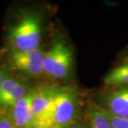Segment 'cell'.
Masks as SVG:
<instances>
[{
  "label": "cell",
  "mask_w": 128,
  "mask_h": 128,
  "mask_svg": "<svg viewBox=\"0 0 128 128\" xmlns=\"http://www.w3.org/2000/svg\"><path fill=\"white\" fill-rule=\"evenodd\" d=\"M79 105L76 89L71 86L56 87L52 115L53 128H66L77 124Z\"/></svg>",
  "instance_id": "obj_2"
},
{
  "label": "cell",
  "mask_w": 128,
  "mask_h": 128,
  "mask_svg": "<svg viewBox=\"0 0 128 128\" xmlns=\"http://www.w3.org/2000/svg\"><path fill=\"white\" fill-rule=\"evenodd\" d=\"M44 54L39 48L27 52L12 51L9 62L14 69L30 76H38L43 74Z\"/></svg>",
  "instance_id": "obj_5"
},
{
  "label": "cell",
  "mask_w": 128,
  "mask_h": 128,
  "mask_svg": "<svg viewBox=\"0 0 128 128\" xmlns=\"http://www.w3.org/2000/svg\"><path fill=\"white\" fill-rule=\"evenodd\" d=\"M127 50H128V48H127Z\"/></svg>",
  "instance_id": "obj_17"
},
{
  "label": "cell",
  "mask_w": 128,
  "mask_h": 128,
  "mask_svg": "<svg viewBox=\"0 0 128 128\" xmlns=\"http://www.w3.org/2000/svg\"><path fill=\"white\" fill-rule=\"evenodd\" d=\"M123 62H124V63H128V56L125 57V58H124Z\"/></svg>",
  "instance_id": "obj_16"
},
{
  "label": "cell",
  "mask_w": 128,
  "mask_h": 128,
  "mask_svg": "<svg viewBox=\"0 0 128 128\" xmlns=\"http://www.w3.org/2000/svg\"><path fill=\"white\" fill-rule=\"evenodd\" d=\"M73 52L64 41L56 40L45 52L43 60V74L57 80L68 78L72 71Z\"/></svg>",
  "instance_id": "obj_3"
},
{
  "label": "cell",
  "mask_w": 128,
  "mask_h": 128,
  "mask_svg": "<svg viewBox=\"0 0 128 128\" xmlns=\"http://www.w3.org/2000/svg\"><path fill=\"white\" fill-rule=\"evenodd\" d=\"M56 87L53 86H43L34 89L32 109L38 125L53 128L52 115Z\"/></svg>",
  "instance_id": "obj_4"
},
{
  "label": "cell",
  "mask_w": 128,
  "mask_h": 128,
  "mask_svg": "<svg viewBox=\"0 0 128 128\" xmlns=\"http://www.w3.org/2000/svg\"><path fill=\"white\" fill-rule=\"evenodd\" d=\"M9 77V73H7V71L3 68L0 67V88L3 85V83L4 82L5 80Z\"/></svg>",
  "instance_id": "obj_13"
},
{
  "label": "cell",
  "mask_w": 128,
  "mask_h": 128,
  "mask_svg": "<svg viewBox=\"0 0 128 128\" xmlns=\"http://www.w3.org/2000/svg\"><path fill=\"white\" fill-rule=\"evenodd\" d=\"M33 128H51L50 127H47V126H44V125H36L35 127H34Z\"/></svg>",
  "instance_id": "obj_15"
},
{
  "label": "cell",
  "mask_w": 128,
  "mask_h": 128,
  "mask_svg": "<svg viewBox=\"0 0 128 128\" xmlns=\"http://www.w3.org/2000/svg\"><path fill=\"white\" fill-rule=\"evenodd\" d=\"M8 39L12 51L27 52L38 48L41 39L40 17L35 13L24 15L9 29Z\"/></svg>",
  "instance_id": "obj_1"
},
{
  "label": "cell",
  "mask_w": 128,
  "mask_h": 128,
  "mask_svg": "<svg viewBox=\"0 0 128 128\" xmlns=\"http://www.w3.org/2000/svg\"><path fill=\"white\" fill-rule=\"evenodd\" d=\"M33 89L18 100L12 108L9 116L11 118L14 127L18 128H33L38 125L32 112V104L33 96Z\"/></svg>",
  "instance_id": "obj_6"
},
{
  "label": "cell",
  "mask_w": 128,
  "mask_h": 128,
  "mask_svg": "<svg viewBox=\"0 0 128 128\" xmlns=\"http://www.w3.org/2000/svg\"><path fill=\"white\" fill-rule=\"evenodd\" d=\"M27 84L19 81L3 98H0V110L11 108L13 105L28 93Z\"/></svg>",
  "instance_id": "obj_8"
},
{
  "label": "cell",
  "mask_w": 128,
  "mask_h": 128,
  "mask_svg": "<svg viewBox=\"0 0 128 128\" xmlns=\"http://www.w3.org/2000/svg\"><path fill=\"white\" fill-rule=\"evenodd\" d=\"M104 82L108 86H128V63H124L110 71Z\"/></svg>",
  "instance_id": "obj_9"
},
{
  "label": "cell",
  "mask_w": 128,
  "mask_h": 128,
  "mask_svg": "<svg viewBox=\"0 0 128 128\" xmlns=\"http://www.w3.org/2000/svg\"><path fill=\"white\" fill-rule=\"evenodd\" d=\"M90 128H112L106 110L98 106H91L88 110Z\"/></svg>",
  "instance_id": "obj_10"
},
{
  "label": "cell",
  "mask_w": 128,
  "mask_h": 128,
  "mask_svg": "<svg viewBox=\"0 0 128 128\" xmlns=\"http://www.w3.org/2000/svg\"><path fill=\"white\" fill-rule=\"evenodd\" d=\"M107 109L116 116L128 118V86H123L110 92L106 97Z\"/></svg>",
  "instance_id": "obj_7"
},
{
  "label": "cell",
  "mask_w": 128,
  "mask_h": 128,
  "mask_svg": "<svg viewBox=\"0 0 128 128\" xmlns=\"http://www.w3.org/2000/svg\"><path fill=\"white\" fill-rule=\"evenodd\" d=\"M86 128L84 125H82V124H73V125H71V126H70V127H68V128Z\"/></svg>",
  "instance_id": "obj_14"
},
{
  "label": "cell",
  "mask_w": 128,
  "mask_h": 128,
  "mask_svg": "<svg viewBox=\"0 0 128 128\" xmlns=\"http://www.w3.org/2000/svg\"><path fill=\"white\" fill-rule=\"evenodd\" d=\"M107 114L110 119L112 128H128V118H121L110 113L107 110Z\"/></svg>",
  "instance_id": "obj_11"
},
{
  "label": "cell",
  "mask_w": 128,
  "mask_h": 128,
  "mask_svg": "<svg viewBox=\"0 0 128 128\" xmlns=\"http://www.w3.org/2000/svg\"><path fill=\"white\" fill-rule=\"evenodd\" d=\"M14 128H16V127H14Z\"/></svg>",
  "instance_id": "obj_18"
},
{
  "label": "cell",
  "mask_w": 128,
  "mask_h": 128,
  "mask_svg": "<svg viewBox=\"0 0 128 128\" xmlns=\"http://www.w3.org/2000/svg\"><path fill=\"white\" fill-rule=\"evenodd\" d=\"M14 125L9 115L0 114V128H14Z\"/></svg>",
  "instance_id": "obj_12"
}]
</instances>
